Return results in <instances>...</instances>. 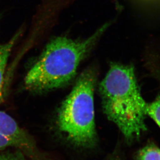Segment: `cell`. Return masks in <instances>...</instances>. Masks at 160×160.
Masks as SVG:
<instances>
[{
	"label": "cell",
	"instance_id": "obj_1",
	"mask_svg": "<svg viewBox=\"0 0 160 160\" xmlns=\"http://www.w3.org/2000/svg\"><path fill=\"white\" fill-rule=\"evenodd\" d=\"M99 91L108 119L128 142L139 138L147 130L148 103L141 93L134 67L112 63L100 83Z\"/></svg>",
	"mask_w": 160,
	"mask_h": 160
},
{
	"label": "cell",
	"instance_id": "obj_2",
	"mask_svg": "<svg viewBox=\"0 0 160 160\" xmlns=\"http://www.w3.org/2000/svg\"><path fill=\"white\" fill-rule=\"evenodd\" d=\"M109 26L103 25L94 34L82 40L66 37L52 39L28 72L24 86L33 93H43L61 88L76 75L82 61L92 50Z\"/></svg>",
	"mask_w": 160,
	"mask_h": 160
},
{
	"label": "cell",
	"instance_id": "obj_3",
	"mask_svg": "<svg viewBox=\"0 0 160 160\" xmlns=\"http://www.w3.org/2000/svg\"><path fill=\"white\" fill-rule=\"evenodd\" d=\"M96 70L89 67L80 74L57 114L59 129L77 146L92 148L97 142L94 109Z\"/></svg>",
	"mask_w": 160,
	"mask_h": 160
},
{
	"label": "cell",
	"instance_id": "obj_4",
	"mask_svg": "<svg viewBox=\"0 0 160 160\" xmlns=\"http://www.w3.org/2000/svg\"><path fill=\"white\" fill-rule=\"evenodd\" d=\"M0 134L8 139L14 147L19 149L33 159L38 157L37 148L30 135L20 128L15 120L0 110Z\"/></svg>",
	"mask_w": 160,
	"mask_h": 160
},
{
	"label": "cell",
	"instance_id": "obj_5",
	"mask_svg": "<svg viewBox=\"0 0 160 160\" xmlns=\"http://www.w3.org/2000/svg\"><path fill=\"white\" fill-rule=\"evenodd\" d=\"M19 35L18 32L8 42L0 44V103L3 98L4 75L8 60Z\"/></svg>",
	"mask_w": 160,
	"mask_h": 160
},
{
	"label": "cell",
	"instance_id": "obj_6",
	"mask_svg": "<svg viewBox=\"0 0 160 160\" xmlns=\"http://www.w3.org/2000/svg\"><path fill=\"white\" fill-rule=\"evenodd\" d=\"M135 160H160V148L153 143L146 145L136 153Z\"/></svg>",
	"mask_w": 160,
	"mask_h": 160
},
{
	"label": "cell",
	"instance_id": "obj_7",
	"mask_svg": "<svg viewBox=\"0 0 160 160\" xmlns=\"http://www.w3.org/2000/svg\"><path fill=\"white\" fill-rule=\"evenodd\" d=\"M147 115L151 117L160 128V95L153 101L148 104Z\"/></svg>",
	"mask_w": 160,
	"mask_h": 160
},
{
	"label": "cell",
	"instance_id": "obj_8",
	"mask_svg": "<svg viewBox=\"0 0 160 160\" xmlns=\"http://www.w3.org/2000/svg\"><path fill=\"white\" fill-rule=\"evenodd\" d=\"M0 160H26L20 151L15 152L0 151Z\"/></svg>",
	"mask_w": 160,
	"mask_h": 160
},
{
	"label": "cell",
	"instance_id": "obj_9",
	"mask_svg": "<svg viewBox=\"0 0 160 160\" xmlns=\"http://www.w3.org/2000/svg\"><path fill=\"white\" fill-rule=\"evenodd\" d=\"M10 147H14V145L8 139L0 134V151Z\"/></svg>",
	"mask_w": 160,
	"mask_h": 160
},
{
	"label": "cell",
	"instance_id": "obj_10",
	"mask_svg": "<svg viewBox=\"0 0 160 160\" xmlns=\"http://www.w3.org/2000/svg\"><path fill=\"white\" fill-rule=\"evenodd\" d=\"M107 160H121V159H120L119 156L117 154L116 155L113 154L112 156H111L110 157H109V159Z\"/></svg>",
	"mask_w": 160,
	"mask_h": 160
}]
</instances>
